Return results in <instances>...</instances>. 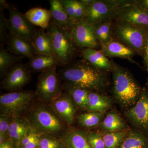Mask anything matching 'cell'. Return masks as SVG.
<instances>
[{"label":"cell","instance_id":"1","mask_svg":"<svg viewBox=\"0 0 148 148\" xmlns=\"http://www.w3.org/2000/svg\"><path fill=\"white\" fill-rule=\"evenodd\" d=\"M104 71L82 59L60 67L57 73L63 83L90 91H100L109 84Z\"/></svg>","mask_w":148,"mask_h":148},{"label":"cell","instance_id":"2","mask_svg":"<svg viewBox=\"0 0 148 148\" xmlns=\"http://www.w3.org/2000/svg\"><path fill=\"white\" fill-rule=\"evenodd\" d=\"M24 116L31 129L39 135L61 138L70 125L58 116L51 106L37 98Z\"/></svg>","mask_w":148,"mask_h":148},{"label":"cell","instance_id":"3","mask_svg":"<svg viewBox=\"0 0 148 148\" xmlns=\"http://www.w3.org/2000/svg\"><path fill=\"white\" fill-rule=\"evenodd\" d=\"M46 32L50 37L54 55L60 63V67L73 61L79 49L72 37L71 29L60 27L51 19Z\"/></svg>","mask_w":148,"mask_h":148},{"label":"cell","instance_id":"4","mask_svg":"<svg viewBox=\"0 0 148 148\" xmlns=\"http://www.w3.org/2000/svg\"><path fill=\"white\" fill-rule=\"evenodd\" d=\"M111 71L113 77V92L117 101L128 107L136 103L141 93V88L127 70L113 61Z\"/></svg>","mask_w":148,"mask_h":148},{"label":"cell","instance_id":"5","mask_svg":"<svg viewBox=\"0 0 148 148\" xmlns=\"http://www.w3.org/2000/svg\"><path fill=\"white\" fill-rule=\"evenodd\" d=\"M148 33V27L112 21V38L132 49L137 54L143 56Z\"/></svg>","mask_w":148,"mask_h":148},{"label":"cell","instance_id":"6","mask_svg":"<svg viewBox=\"0 0 148 148\" xmlns=\"http://www.w3.org/2000/svg\"><path fill=\"white\" fill-rule=\"evenodd\" d=\"M37 99L35 91L18 90L0 96L1 114L14 117L24 116Z\"/></svg>","mask_w":148,"mask_h":148},{"label":"cell","instance_id":"7","mask_svg":"<svg viewBox=\"0 0 148 148\" xmlns=\"http://www.w3.org/2000/svg\"><path fill=\"white\" fill-rule=\"evenodd\" d=\"M128 0H93L88 7L83 20L91 25L112 21L115 13L123 6L132 3Z\"/></svg>","mask_w":148,"mask_h":148},{"label":"cell","instance_id":"8","mask_svg":"<svg viewBox=\"0 0 148 148\" xmlns=\"http://www.w3.org/2000/svg\"><path fill=\"white\" fill-rule=\"evenodd\" d=\"M57 68L42 72L38 77L36 92L37 98L49 104L64 91L63 83L57 73Z\"/></svg>","mask_w":148,"mask_h":148},{"label":"cell","instance_id":"9","mask_svg":"<svg viewBox=\"0 0 148 148\" xmlns=\"http://www.w3.org/2000/svg\"><path fill=\"white\" fill-rule=\"evenodd\" d=\"M8 10L7 27L9 32L17 36L32 40L38 29L36 26L13 4L10 3Z\"/></svg>","mask_w":148,"mask_h":148},{"label":"cell","instance_id":"10","mask_svg":"<svg viewBox=\"0 0 148 148\" xmlns=\"http://www.w3.org/2000/svg\"><path fill=\"white\" fill-rule=\"evenodd\" d=\"M32 73L26 64L20 62L15 64L8 70L2 79V88L10 92L22 90L31 82Z\"/></svg>","mask_w":148,"mask_h":148},{"label":"cell","instance_id":"11","mask_svg":"<svg viewBox=\"0 0 148 148\" xmlns=\"http://www.w3.org/2000/svg\"><path fill=\"white\" fill-rule=\"evenodd\" d=\"M72 37L78 48L97 49L100 44L95 35L93 25L84 20L74 23L71 29Z\"/></svg>","mask_w":148,"mask_h":148},{"label":"cell","instance_id":"12","mask_svg":"<svg viewBox=\"0 0 148 148\" xmlns=\"http://www.w3.org/2000/svg\"><path fill=\"white\" fill-rule=\"evenodd\" d=\"M112 21H124L138 27H148V12L133 1L118 10Z\"/></svg>","mask_w":148,"mask_h":148},{"label":"cell","instance_id":"13","mask_svg":"<svg viewBox=\"0 0 148 148\" xmlns=\"http://www.w3.org/2000/svg\"><path fill=\"white\" fill-rule=\"evenodd\" d=\"M58 116L69 125L73 124L76 119L77 108L71 97L66 91L49 103Z\"/></svg>","mask_w":148,"mask_h":148},{"label":"cell","instance_id":"14","mask_svg":"<svg viewBox=\"0 0 148 148\" xmlns=\"http://www.w3.org/2000/svg\"><path fill=\"white\" fill-rule=\"evenodd\" d=\"M126 115L135 125L148 130V93L146 90L141 91L138 101L128 110Z\"/></svg>","mask_w":148,"mask_h":148},{"label":"cell","instance_id":"15","mask_svg":"<svg viewBox=\"0 0 148 148\" xmlns=\"http://www.w3.org/2000/svg\"><path fill=\"white\" fill-rule=\"evenodd\" d=\"M5 45L6 49L10 53L27 57L29 60L38 54L32 40L17 36L11 32H8Z\"/></svg>","mask_w":148,"mask_h":148},{"label":"cell","instance_id":"16","mask_svg":"<svg viewBox=\"0 0 148 148\" xmlns=\"http://www.w3.org/2000/svg\"><path fill=\"white\" fill-rule=\"evenodd\" d=\"M32 73L46 71L60 67L58 59L54 55L38 54L26 64Z\"/></svg>","mask_w":148,"mask_h":148},{"label":"cell","instance_id":"17","mask_svg":"<svg viewBox=\"0 0 148 148\" xmlns=\"http://www.w3.org/2000/svg\"><path fill=\"white\" fill-rule=\"evenodd\" d=\"M87 132L70 125L61 139L67 148H91L88 142Z\"/></svg>","mask_w":148,"mask_h":148},{"label":"cell","instance_id":"18","mask_svg":"<svg viewBox=\"0 0 148 148\" xmlns=\"http://www.w3.org/2000/svg\"><path fill=\"white\" fill-rule=\"evenodd\" d=\"M100 47L101 52L107 58H130L137 54L134 51L114 39L109 42L101 44Z\"/></svg>","mask_w":148,"mask_h":148},{"label":"cell","instance_id":"19","mask_svg":"<svg viewBox=\"0 0 148 148\" xmlns=\"http://www.w3.org/2000/svg\"><path fill=\"white\" fill-rule=\"evenodd\" d=\"M31 129L29 121L25 117H14L12 118L9 128V139L16 145L17 147Z\"/></svg>","mask_w":148,"mask_h":148},{"label":"cell","instance_id":"20","mask_svg":"<svg viewBox=\"0 0 148 148\" xmlns=\"http://www.w3.org/2000/svg\"><path fill=\"white\" fill-rule=\"evenodd\" d=\"M81 54L84 59L96 68L103 70H111L113 61L109 60L101 51L92 48L81 49Z\"/></svg>","mask_w":148,"mask_h":148},{"label":"cell","instance_id":"21","mask_svg":"<svg viewBox=\"0 0 148 148\" xmlns=\"http://www.w3.org/2000/svg\"><path fill=\"white\" fill-rule=\"evenodd\" d=\"M49 1L52 19L60 27L71 29L75 22L66 12L61 0H50Z\"/></svg>","mask_w":148,"mask_h":148},{"label":"cell","instance_id":"22","mask_svg":"<svg viewBox=\"0 0 148 148\" xmlns=\"http://www.w3.org/2000/svg\"><path fill=\"white\" fill-rule=\"evenodd\" d=\"M24 14L33 25L44 30L47 29L52 19L50 10L42 8H32L27 11Z\"/></svg>","mask_w":148,"mask_h":148},{"label":"cell","instance_id":"23","mask_svg":"<svg viewBox=\"0 0 148 148\" xmlns=\"http://www.w3.org/2000/svg\"><path fill=\"white\" fill-rule=\"evenodd\" d=\"M32 41L38 54L54 55L50 37L44 29H37Z\"/></svg>","mask_w":148,"mask_h":148},{"label":"cell","instance_id":"24","mask_svg":"<svg viewBox=\"0 0 148 148\" xmlns=\"http://www.w3.org/2000/svg\"><path fill=\"white\" fill-rule=\"evenodd\" d=\"M63 84L64 91L71 97L77 109L83 111L87 110L88 95L90 91L64 83H63Z\"/></svg>","mask_w":148,"mask_h":148},{"label":"cell","instance_id":"25","mask_svg":"<svg viewBox=\"0 0 148 148\" xmlns=\"http://www.w3.org/2000/svg\"><path fill=\"white\" fill-rule=\"evenodd\" d=\"M110 99L95 91H90L88 95L87 111L103 114L110 108Z\"/></svg>","mask_w":148,"mask_h":148},{"label":"cell","instance_id":"26","mask_svg":"<svg viewBox=\"0 0 148 148\" xmlns=\"http://www.w3.org/2000/svg\"><path fill=\"white\" fill-rule=\"evenodd\" d=\"M24 57L10 53L3 46L0 47V75L2 79L7 72L15 64L21 62Z\"/></svg>","mask_w":148,"mask_h":148},{"label":"cell","instance_id":"27","mask_svg":"<svg viewBox=\"0 0 148 148\" xmlns=\"http://www.w3.org/2000/svg\"><path fill=\"white\" fill-rule=\"evenodd\" d=\"M99 126L101 129L108 132L123 131L126 127V124L121 117L114 112L107 114Z\"/></svg>","mask_w":148,"mask_h":148},{"label":"cell","instance_id":"28","mask_svg":"<svg viewBox=\"0 0 148 148\" xmlns=\"http://www.w3.org/2000/svg\"><path fill=\"white\" fill-rule=\"evenodd\" d=\"M145 137L137 132H131L126 136L118 148H147Z\"/></svg>","mask_w":148,"mask_h":148},{"label":"cell","instance_id":"29","mask_svg":"<svg viewBox=\"0 0 148 148\" xmlns=\"http://www.w3.org/2000/svg\"><path fill=\"white\" fill-rule=\"evenodd\" d=\"M95 35L100 44H106L112 40V21H105L93 25Z\"/></svg>","mask_w":148,"mask_h":148},{"label":"cell","instance_id":"30","mask_svg":"<svg viewBox=\"0 0 148 148\" xmlns=\"http://www.w3.org/2000/svg\"><path fill=\"white\" fill-rule=\"evenodd\" d=\"M103 114L99 112H88L80 114L77 117L76 120L80 126L90 128L101 123Z\"/></svg>","mask_w":148,"mask_h":148},{"label":"cell","instance_id":"31","mask_svg":"<svg viewBox=\"0 0 148 148\" xmlns=\"http://www.w3.org/2000/svg\"><path fill=\"white\" fill-rule=\"evenodd\" d=\"M103 135L105 148H118L126 137L123 131L108 132Z\"/></svg>","mask_w":148,"mask_h":148},{"label":"cell","instance_id":"32","mask_svg":"<svg viewBox=\"0 0 148 148\" xmlns=\"http://www.w3.org/2000/svg\"><path fill=\"white\" fill-rule=\"evenodd\" d=\"M39 148H67L61 138L45 134L40 135Z\"/></svg>","mask_w":148,"mask_h":148},{"label":"cell","instance_id":"33","mask_svg":"<svg viewBox=\"0 0 148 148\" xmlns=\"http://www.w3.org/2000/svg\"><path fill=\"white\" fill-rule=\"evenodd\" d=\"M40 141V135L31 129L16 148H38Z\"/></svg>","mask_w":148,"mask_h":148},{"label":"cell","instance_id":"34","mask_svg":"<svg viewBox=\"0 0 148 148\" xmlns=\"http://www.w3.org/2000/svg\"><path fill=\"white\" fill-rule=\"evenodd\" d=\"M87 138L91 148H105L103 135L99 132H88Z\"/></svg>","mask_w":148,"mask_h":148},{"label":"cell","instance_id":"35","mask_svg":"<svg viewBox=\"0 0 148 148\" xmlns=\"http://www.w3.org/2000/svg\"><path fill=\"white\" fill-rule=\"evenodd\" d=\"M2 9H0V45L1 46L5 45L8 33L7 27V19L5 16Z\"/></svg>","mask_w":148,"mask_h":148},{"label":"cell","instance_id":"36","mask_svg":"<svg viewBox=\"0 0 148 148\" xmlns=\"http://www.w3.org/2000/svg\"><path fill=\"white\" fill-rule=\"evenodd\" d=\"M12 117L6 115L0 114V134L9 139L8 130Z\"/></svg>","mask_w":148,"mask_h":148},{"label":"cell","instance_id":"37","mask_svg":"<svg viewBox=\"0 0 148 148\" xmlns=\"http://www.w3.org/2000/svg\"><path fill=\"white\" fill-rule=\"evenodd\" d=\"M74 2L75 8L76 21L83 20L88 6L83 4L79 1L74 0Z\"/></svg>","mask_w":148,"mask_h":148},{"label":"cell","instance_id":"38","mask_svg":"<svg viewBox=\"0 0 148 148\" xmlns=\"http://www.w3.org/2000/svg\"><path fill=\"white\" fill-rule=\"evenodd\" d=\"M61 1L69 16L75 22V8L74 0H61Z\"/></svg>","mask_w":148,"mask_h":148},{"label":"cell","instance_id":"39","mask_svg":"<svg viewBox=\"0 0 148 148\" xmlns=\"http://www.w3.org/2000/svg\"><path fill=\"white\" fill-rule=\"evenodd\" d=\"M142 56H143V59H144V64L145 66L147 71L148 73V33L147 40H146L145 45Z\"/></svg>","mask_w":148,"mask_h":148},{"label":"cell","instance_id":"40","mask_svg":"<svg viewBox=\"0 0 148 148\" xmlns=\"http://www.w3.org/2000/svg\"><path fill=\"white\" fill-rule=\"evenodd\" d=\"M0 148H16V146L12 141L9 139L0 145Z\"/></svg>","mask_w":148,"mask_h":148},{"label":"cell","instance_id":"41","mask_svg":"<svg viewBox=\"0 0 148 148\" xmlns=\"http://www.w3.org/2000/svg\"><path fill=\"white\" fill-rule=\"evenodd\" d=\"M135 1L142 8L148 12V0H135Z\"/></svg>","mask_w":148,"mask_h":148},{"label":"cell","instance_id":"42","mask_svg":"<svg viewBox=\"0 0 148 148\" xmlns=\"http://www.w3.org/2000/svg\"><path fill=\"white\" fill-rule=\"evenodd\" d=\"M10 5V3H9L7 1L5 0H1L0 1V9L3 10L5 9L8 10Z\"/></svg>","mask_w":148,"mask_h":148},{"label":"cell","instance_id":"43","mask_svg":"<svg viewBox=\"0 0 148 148\" xmlns=\"http://www.w3.org/2000/svg\"><path fill=\"white\" fill-rule=\"evenodd\" d=\"M93 1V0H80L79 1L85 5L89 6L91 4Z\"/></svg>","mask_w":148,"mask_h":148},{"label":"cell","instance_id":"44","mask_svg":"<svg viewBox=\"0 0 148 148\" xmlns=\"http://www.w3.org/2000/svg\"><path fill=\"white\" fill-rule=\"evenodd\" d=\"M20 148V147H17V148Z\"/></svg>","mask_w":148,"mask_h":148}]
</instances>
